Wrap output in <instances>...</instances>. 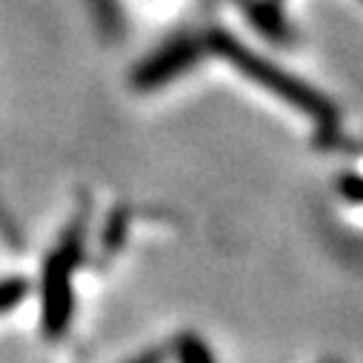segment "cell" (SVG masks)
Returning a JSON list of instances; mask_svg holds the SVG:
<instances>
[{
	"mask_svg": "<svg viewBox=\"0 0 363 363\" xmlns=\"http://www.w3.org/2000/svg\"><path fill=\"white\" fill-rule=\"evenodd\" d=\"M177 357L180 360H186V363H206V360H212V352L201 343V340H195V337H184L177 343Z\"/></svg>",
	"mask_w": 363,
	"mask_h": 363,
	"instance_id": "cell-6",
	"label": "cell"
},
{
	"mask_svg": "<svg viewBox=\"0 0 363 363\" xmlns=\"http://www.w3.org/2000/svg\"><path fill=\"white\" fill-rule=\"evenodd\" d=\"M337 192H340L349 203H363V177H360V174H352V172L340 174Z\"/></svg>",
	"mask_w": 363,
	"mask_h": 363,
	"instance_id": "cell-7",
	"label": "cell"
},
{
	"mask_svg": "<svg viewBox=\"0 0 363 363\" xmlns=\"http://www.w3.org/2000/svg\"><path fill=\"white\" fill-rule=\"evenodd\" d=\"M206 46H209L212 52H218L220 57H226L240 74H246L252 83H257L263 92L275 95L278 101H284V104L295 106L301 115H306V118L318 126L320 135L337 129V109L318 92L315 86H309V83H303L301 77L289 74L286 69H281L278 63H272L269 57L252 52L249 46H243V43H240L238 38H232L229 32H220V29L209 32Z\"/></svg>",
	"mask_w": 363,
	"mask_h": 363,
	"instance_id": "cell-1",
	"label": "cell"
},
{
	"mask_svg": "<svg viewBox=\"0 0 363 363\" xmlns=\"http://www.w3.org/2000/svg\"><path fill=\"white\" fill-rule=\"evenodd\" d=\"M86 218L69 223L55 252L43 263L40 281V323L46 337H63L74 315V269L83 260Z\"/></svg>",
	"mask_w": 363,
	"mask_h": 363,
	"instance_id": "cell-2",
	"label": "cell"
},
{
	"mask_svg": "<svg viewBox=\"0 0 363 363\" xmlns=\"http://www.w3.org/2000/svg\"><path fill=\"white\" fill-rule=\"evenodd\" d=\"M240 4L249 9L252 23H255L263 35L275 38V40H286V38H289L284 15H281L275 6H272V4H266V0H240Z\"/></svg>",
	"mask_w": 363,
	"mask_h": 363,
	"instance_id": "cell-4",
	"label": "cell"
},
{
	"mask_svg": "<svg viewBox=\"0 0 363 363\" xmlns=\"http://www.w3.org/2000/svg\"><path fill=\"white\" fill-rule=\"evenodd\" d=\"M26 295H29V281L26 278H4L0 281V315L21 306L26 301Z\"/></svg>",
	"mask_w": 363,
	"mask_h": 363,
	"instance_id": "cell-5",
	"label": "cell"
},
{
	"mask_svg": "<svg viewBox=\"0 0 363 363\" xmlns=\"http://www.w3.org/2000/svg\"><path fill=\"white\" fill-rule=\"evenodd\" d=\"M206 49L209 46L201 38H192V35L174 38L138 63V69L132 72V86L138 92H157L160 86L184 77L192 66H198Z\"/></svg>",
	"mask_w": 363,
	"mask_h": 363,
	"instance_id": "cell-3",
	"label": "cell"
}]
</instances>
